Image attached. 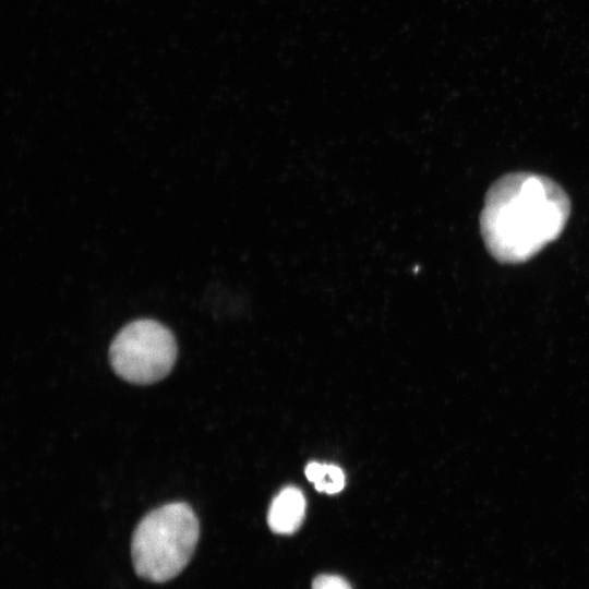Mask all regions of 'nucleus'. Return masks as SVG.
I'll list each match as a JSON object with an SVG mask.
<instances>
[{
  "mask_svg": "<svg viewBox=\"0 0 589 589\" xmlns=\"http://www.w3.org/2000/svg\"><path fill=\"white\" fill-rule=\"evenodd\" d=\"M569 214L570 201L554 180L532 172H512L489 188L480 232L496 261L524 263L560 237Z\"/></svg>",
  "mask_w": 589,
  "mask_h": 589,
  "instance_id": "obj_1",
  "label": "nucleus"
},
{
  "mask_svg": "<svg viewBox=\"0 0 589 589\" xmlns=\"http://www.w3.org/2000/svg\"><path fill=\"white\" fill-rule=\"evenodd\" d=\"M199 537L197 517L187 503L173 502L151 510L132 536L136 575L153 582L172 579L191 560Z\"/></svg>",
  "mask_w": 589,
  "mask_h": 589,
  "instance_id": "obj_2",
  "label": "nucleus"
},
{
  "mask_svg": "<svg viewBox=\"0 0 589 589\" xmlns=\"http://www.w3.org/2000/svg\"><path fill=\"white\" fill-rule=\"evenodd\" d=\"M176 358L177 344L170 329L148 318L127 324L109 347L115 373L139 385L153 384L167 376Z\"/></svg>",
  "mask_w": 589,
  "mask_h": 589,
  "instance_id": "obj_3",
  "label": "nucleus"
},
{
  "mask_svg": "<svg viewBox=\"0 0 589 589\" xmlns=\"http://www.w3.org/2000/svg\"><path fill=\"white\" fill-rule=\"evenodd\" d=\"M305 513L302 492L293 486L281 490L271 504L267 522L277 533H292L301 525Z\"/></svg>",
  "mask_w": 589,
  "mask_h": 589,
  "instance_id": "obj_4",
  "label": "nucleus"
},
{
  "mask_svg": "<svg viewBox=\"0 0 589 589\" xmlns=\"http://www.w3.org/2000/svg\"><path fill=\"white\" fill-rule=\"evenodd\" d=\"M305 476L315 489L327 494L340 492L345 485V476L342 470L334 465L320 462H310L305 467Z\"/></svg>",
  "mask_w": 589,
  "mask_h": 589,
  "instance_id": "obj_5",
  "label": "nucleus"
},
{
  "mask_svg": "<svg viewBox=\"0 0 589 589\" xmlns=\"http://www.w3.org/2000/svg\"><path fill=\"white\" fill-rule=\"evenodd\" d=\"M312 589H351V587L340 576L320 575L313 580Z\"/></svg>",
  "mask_w": 589,
  "mask_h": 589,
  "instance_id": "obj_6",
  "label": "nucleus"
}]
</instances>
